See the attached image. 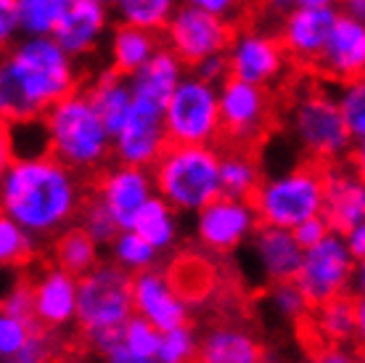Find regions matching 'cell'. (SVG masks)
I'll use <instances>...</instances> for the list:
<instances>
[{
  "label": "cell",
  "mask_w": 365,
  "mask_h": 363,
  "mask_svg": "<svg viewBox=\"0 0 365 363\" xmlns=\"http://www.w3.org/2000/svg\"><path fill=\"white\" fill-rule=\"evenodd\" d=\"M0 199L3 218L35 239H46L72 228V220L83 212L85 191L80 175L56 156H14L3 167Z\"/></svg>",
  "instance_id": "1"
},
{
  "label": "cell",
  "mask_w": 365,
  "mask_h": 363,
  "mask_svg": "<svg viewBox=\"0 0 365 363\" xmlns=\"http://www.w3.org/2000/svg\"><path fill=\"white\" fill-rule=\"evenodd\" d=\"M77 59L53 37H21L0 66V111L9 125L43 119L58 101L83 91Z\"/></svg>",
  "instance_id": "2"
},
{
  "label": "cell",
  "mask_w": 365,
  "mask_h": 363,
  "mask_svg": "<svg viewBox=\"0 0 365 363\" xmlns=\"http://www.w3.org/2000/svg\"><path fill=\"white\" fill-rule=\"evenodd\" d=\"M43 125L48 133V154L77 175L98 173L109 156H114V138L85 91L58 101L43 117Z\"/></svg>",
  "instance_id": "3"
},
{
  "label": "cell",
  "mask_w": 365,
  "mask_h": 363,
  "mask_svg": "<svg viewBox=\"0 0 365 363\" xmlns=\"http://www.w3.org/2000/svg\"><path fill=\"white\" fill-rule=\"evenodd\" d=\"M286 127L294 144L320 167H331L352 154L355 138L341 117L336 96L323 85H304L292 93L286 106Z\"/></svg>",
  "instance_id": "4"
},
{
  "label": "cell",
  "mask_w": 365,
  "mask_h": 363,
  "mask_svg": "<svg viewBox=\"0 0 365 363\" xmlns=\"http://www.w3.org/2000/svg\"><path fill=\"white\" fill-rule=\"evenodd\" d=\"M222 151L217 146H175L170 144L162 159L151 167L156 194L178 212L199 215L204 207L222 197L220 178Z\"/></svg>",
  "instance_id": "5"
},
{
  "label": "cell",
  "mask_w": 365,
  "mask_h": 363,
  "mask_svg": "<svg viewBox=\"0 0 365 363\" xmlns=\"http://www.w3.org/2000/svg\"><path fill=\"white\" fill-rule=\"evenodd\" d=\"M259 226L294 231L304 220L323 215L326 207V167L315 162L297 164L262 181L252 199Z\"/></svg>",
  "instance_id": "6"
},
{
  "label": "cell",
  "mask_w": 365,
  "mask_h": 363,
  "mask_svg": "<svg viewBox=\"0 0 365 363\" xmlns=\"http://www.w3.org/2000/svg\"><path fill=\"white\" fill-rule=\"evenodd\" d=\"M165 125L175 146H217L222 138L220 88L191 72L167 101Z\"/></svg>",
  "instance_id": "7"
},
{
  "label": "cell",
  "mask_w": 365,
  "mask_h": 363,
  "mask_svg": "<svg viewBox=\"0 0 365 363\" xmlns=\"http://www.w3.org/2000/svg\"><path fill=\"white\" fill-rule=\"evenodd\" d=\"M133 279L135 276L117 263H98V268L80 279L77 321L85 334L101 329H122L135 316Z\"/></svg>",
  "instance_id": "8"
},
{
  "label": "cell",
  "mask_w": 365,
  "mask_h": 363,
  "mask_svg": "<svg viewBox=\"0 0 365 363\" xmlns=\"http://www.w3.org/2000/svg\"><path fill=\"white\" fill-rule=\"evenodd\" d=\"M233 35L236 32L230 21L212 16L191 3H182L175 11L173 21L167 24L162 40L185 66L196 69L201 61H207L212 56L228 54Z\"/></svg>",
  "instance_id": "9"
},
{
  "label": "cell",
  "mask_w": 365,
  "mask_h": 363,
  "mask_svg": "<svg viewBox=\"0 0 365 363\" xmlns=\"http://www.w3.org/2000/svg\"><path fill=\"white\" fill-rule=\"evenodd\" d=\"M220 117H222V138H228L230 146L252 149L273 125V93L267 88H257L228 77L220 85Z\"/></svg>",
  "instance_id": "10"
},
{
  "label": "cell",
  "mask_w": 365,
  "mask_h": 363,
  "mask_svg": "<svg viewBox=\"0 0 365 363\" xmlns=\"http://www.w3.org/2000/svg\"><path fill=\"white\" fill-rule=\"evenodd\" d=\"M225 56H228V69L233 80L267 88V91L281 85L292 66V59L286 54L281 37L255 27L238 29Z\"/></svg>",
  "instance_id": "11"
},
{
  "label": "cell",
  "mask_w": 365,
  "mask_h": 363,
  "mask_svg": "<svg viewBox=\"0 0 365 363\" xmlns=\"http://www.w3.org/2000/svg\"><path fill=\"white\" fill-rule=\"evenodd\" d=\"M355 268L357 263L349 252L344 237L334 231L318 247L304 249V260H302L297 284L302 287L312 308H320L334 297L347 294L349 284L355 282Z\"/></svg>",
  "instance_id": "12"
},
{
  "label": "cell",
  "mask_w": 365,
  "mask_h": 363,
  "mask_svg": "<svg viewBox=\"0 0 365 363\" xmlns=\"http://www.w3.org/2000/svg\"><path fill=\"white\" fill-rule=\"evenodd\" d=\"M170 149V136L165 125V106L138 101L128 122L114 136V159L119 164L151 170Z\"/></svg>",
  "instance_id": "13"
},
{
  "label": "cell",
  "mask_w": 365,
  "mask_h": 363,
  "mask_svg": "<svg viewBox=\"0 0 365 363\" xmlns=\"http://www.w3.org/2000/svg\"><path fill=\"white\" fill-rule=\"evenodd\" d=\"M259 228V218L252 202L220 197L196 215V239L204 249L228 254L249 242Z\"/></svg>",
  "instance_id": "14"
},
{
  "label": "cell",
  "mask_w": 365,
  "mask_h": 363,
  "mask_svg": "<svg viewBox=\"0 0 365 363\" xmlns=\"http://www.w3.org/2000/svg\"><path fill=\"white\" fill-rule=\"evenodd\" d=\"M336 9H292L281 16L278 37L294 64L315 69L326 51L331 32L336 27Z\"/></svg>",
  "instance_id": "15"
},
{
  "label": "cell",
  "mask_w": 365,
  "mask_h": 363,
  "mask_svg": "<svg viewBox=\"0 0 365 363\" xmlns=\"http://www.w3.org/2000/svg\"><path fill=\"white\" fill-rule=\"evenodd\" d=\"M96 197H98L109 212L117 218L122 231H130L135 215L143 209L148 199L156 197L154 175L143 167H130V164H114L106 167L96 181Z\"/></svg>",
  "instance_id": "16"
},
{
  "label": "cell",
  "mask_w": 365,
  "mask_h": 363,
  "mask_svg": "<svg viewBox=\"0 0 365 363\" xmlns=\"http://www.w3.org/2000/svg\"><path fill=\"white\" fill-rule=\"evenodd\" d=\"M111 6L101 0H64V9L53 29V40L72 59L91 56L109 29Z\"/></svg>",
  "instance_id": "17"
},
{
  "label": "cell",
  "mask_w": 365,
  "mask_h": 363,
  "mask_svg": "<svg viewBox=\"0 0 365 363\" xmlns=\"http://www.w3.org/2000/svg\"><path fill=\"white\" fill-rule=\"evenodd\" d=\"M315 72L339 85L365 77V21H357L339 11L336 27L331 32L320 61L315 64Z\"/></svg>",
  "instance_id": "18"
},
{
  "label": "cell",
  "mask_w": 365,
  "mask_h": 363,
  "mask_svg": "<svg viewBox=\"0 0 365 363\" xmlns=\"http://www.w3.org/2000/svg\"><path fill=\"white\" fill-rule=\"evenodd\" d=\"M133 302H135V316L151 321L159 332L188 327V316H191L188 302L175 292L167 273L156 268L138 273L133 279Z\"/></svg>",
  "instance_id": "19"
},
{
  "label": "cell",
  "mask_w": 365,
  "mask_h": 363,
  "mask_svg": "<svg viewBox=\"0 0 365 363\" xmlns=\"http://www.w3.org/2000/svg\"><path fill=\"white\" fill-rule=\"evenodd\" d=\"M252 254L259 273L270 284L297 282L304 260V249L297 242L294 231L273 226H259L252 237Z\"/></svg>",
  "instance_id": "20"
},
{
  "label": "cell",
  "mask_w": 365,
  "mask_h": 363,
  "mask_svg": "<svg viewBox=\"0 0 365 363\" xmlns=\"http://www.w3.org/2000/svg\"><path fill=\"white\" fill-rule=\"evenodd\" d=\"M35 294V318L40 327H66L77 318V300H80V279L64 268H46L32 282Z\"/></svg>",
  "instance_id": "21"
},
{
  "label": "cell",
  "mask_w": 365,
  "mask_h": 363,
  "mask_svg": "<svg viewBox=\"0 0 365 363\" xmlns=\"http://www.w3.org/2000/svg\"><path fill=\"white\" fill-rule=\"evenodd\" d=\"M323 218L336 234H347L365 223V181L349 167H326V207Z\"/></svg>",
  "instance_id": "22"
},
{
  "label": "cell",
  "mask_w": 365,
  "mask_h": 363,
  "mask_svg": "<svg viewBox=\"0 0 365 363\" xmlns=\"http://www.w3.org/2000/svg\"><path fill=\"white\" fill-rule=\"evenodd\" d=\"M188 66L178 59L167 46H162L154 54V59L140 66L130 80L133 96L138 101H148L156 106H167V101L173 99V93L180 88V82L188 77Z\"/></svg>",
  "instance_id": "23"
},
{
  "label": "cell",
  "mask_w": 365,
  "mask_h": 363,
  "mask_svg": "<svg viewBox=\"0 0 365 363\" xmlns=\"http://www.w3.org/2000/svg\"><path fill=\"white\" fill-rule=\"evenodd\" d=\"M85 96L91 99L93 109L98 111L103 125L109 127L111 138L117 136L122 125L128 122L130 111L135 106V96L130 88V80L114 69H101L85 82Z\"/></svg>",
  "instance_id": "24"
},
{
  "label": "cell",
  "mask_w": 365,
  "mask_h": 363,
  "mask_svg": "<svg viewBox=\"0 0 365 363\" xmlns=\"http://www.w3.org/2000/svg\"><path fill=\"white\" fill-rule=\"evenodd\" d=\"M165 46L162 35L146 32V29L130 27V24H117L109 35V69L119 72L122 77L133 74L146 66L159 48Z\"/></svg>",
  "instance_id": "25"
},
{
  "label": "cell",
  "mask_w": 365,
  "mask_h": 363,
  "mask_svg": "<svg viewBox=\"0 0 365 363\" xmlns=\"http://www.w3.org/2000/svg\"><path fill=\"white\" fill-rule=\"evenodd\" d=\"M199 363H262V350L244 329L215 327L201 337Z\"/></svg>",
  "instance_id": "26"
},
{
  "label": "cell",
  "mask_w": 365,
  "mask_h": 363,
  "mask_svg": "<svg viewBox=\"0 0 365 363\" xmlns=\"http://www.w3.org/2000/svg\"><path fill=\"white\" fill-rule=\"evenodd\" d=\"M220 178H222V197L241 202L255 199V194L259 191L262 181H265L255 151L252 149H241V146H228L222 151Z\"/></svg>",
  "instance_id": "27"
},
{
  "label": "cell",
  "mask_w": 365,
  "mask_h": 363,
  "mask_svg": "<svg viewBox=\"0 0 365 363\" xmlns=\"http://www.w3.org/2000/svg\"><path fill=\"white\" fill-rule=\"evenodd\" d=\"M130 231L140 234L156 252H165L178 242V209L156 194L135 215Z\"/></svg>",
  "instance_id": "28"
},
{
  "label": "cell",
  "mask_w": 365,
  "mask_h": 363,
  "mask_svg": "<svg viewBox=\"0 0 365 363\" xmlns=\"http://www.w3.org/2000/svg\"><path fill=\"white\" fill-rule=\"evenodd\" d=\"M312 327L318 329L320 339L326 345H341V342L357 339V297L347 292L315 308Z\"/></svg>",
  "instance_id": "29"
},
{
  "label": "cell",
  "mask_w": 365,
  "mask_h": 363,
  "mask_svg": "<svg viewBox=\"0 0 365 363\" xmlns=\"http://www.w3.org/2000/svg\"><path fill=\"white\" fill-rule=\"evenodd\" d=\"M178 9H180L178 0H114L111 6L119 24H130L156 35H165L167 24L173 21Z\"/></svg>",
  "instance_id": "30"
},
{
  "label": "cell",
  "mask_w": 365,
  "mask_h": 363,
  "mask_svg": "<svg viewBox=\"0 0 365 363\" xmlns=\"http://www.w3.org/2000/svg\"><path fill=\"white\" fill-rule=\"evenodd\" d=\"M53 252H56V265L69 271L72 276H77V279L88 276V273H91L93 268H98V263H101L98 244H96L80 226H72V228H66L64 234H58L53 244Z\"/></svg>",
  "instance_id": "31"
},
{
  "label": "cell",
  "mask_w": 365,
  "mask_h": 363,
  "mask_svg": "<svg viewBox=\"0 0 365 363\" xmlns=\"http://www.w3.org/2000/svg\"><path fill=\"white\" fill-rule=\"evenodd\" d=\"M156 257L159 252L135 231H122L111 244V263H117L119 268H125L133 276L154 271Z\"/></svg>",
  "instance_id": "32"
},
{
  "label": "cell",
  "mask_w": 365,
  "mask_h": 363,
  "mask_svg": "<svg viewBox=\"0 0 365 363\" xmlns=\"http://www.w3.org/2000/svg\"><path fill=\"white\" fill-rule=\"evenodd\" d=\"M167 279H170L175 292L185 302L204 300L210 294L212 284H215V279H212V273L204 260H178L173 271L167 273Z\"/></svg>",
  "instance_id": "33"
},
{
  "label": "cell",
  "mask_w": 365,
  "mask_h": 363,
  "mask_svg": "<svg viewBox=\"0 0 365 363\" xmlns=\"http://www.w3.org/2000/svg\"><path fill=\"white\" fill-rule=\"evenodd\" d=\"M21 11V32L24 37L53 35L64 0H16Z\"/></svg>",
  "instance_id": "34"
},
{
  "label": "cell",
  "mask_w": 365,
  "mask_h": 363,
  "mask_svg": "<svg viewBox=\"0 0 365 363\" xmlns=\"http://www.w3.org/2000/svg\"><path fill=\"white\" fill-rule=\"evenodd\" d=\"M80 223L77 226L83 228L85 234L96 242V244H114V239L122 234V226L117 223V218L109 212V207L98 199V197H91V199H85L83 204V212H80Z\"/></svg>",
  "instance_id": "35"
},
{
  "label": "cell",
  "mask_w": 365,
  "mask_h": 363,
  "mask_svg": "<svg viewBox=\"0 0 365 363\" xmlns=\"http://www.w3.org/2000/svg\"><path fill=\"white\" fill-rule=\"evenodd\" d=\"M336 101H339L341 117L347 122L352 138H355V141H363L365 138V77L339 85Z\"/></svg>",
  "instance_id": "36"
},
{
  "label": "cell",
  "mask_w": 365,
  "mask_h": 363,
  "mask_svg": "<svg viewBox=\"0 0 365 363\" xmlns=\"http://www.w3.org/2000/svg\"><path fill=\"white\" fill-rule=\"evenodd\" d=\"M35 254V237L14 223L11 218L0 220V260L3 265H21Z\"/></svg>",
  "instance_id": "37"
},
{
  "label": "cell",
  "mask_w": 365,
  "mask_h": 363,
  "mask_svg": "<svg viewBox=\"0 0 365 363\" xmlns=\"http://www.w3.org/2000/svg\"><path fill=\"white\" fill-rule=\"evenodd\" d=\"M162 337H165V332H159L151 321L133 316L125 324V329H122V345L128 347L130 353L143 355V358H154L156 361L159 347H162Z\"/></svg>",
  "instance_id": "38"
},
{
  "label": "cell",
  "mask_w": 365,
  "mask_h": 363,
  "mask_svg": "<svg viewBox=\"0 0 365 363\" xmlns=\"http://www.w3.org/2000/svg\"><path fill=\"white\" fill-rule=\"evenodd\" d=\"M267 300L273 305V310L286 321H304L307 313L312 310L310 300L304 297V292L297 282H283L273 284L267 292Z\"/></svg>",
  "instance_id": "39"
},
{
  "label": "cell",
  "mask_w": 365,
  "mask_h": 363,
  "mask_svg": "<svg viewBox=\"0 0 365 363\" xmlns=\"http://www.w3.org/2000/svg\"><path fill=\"white\" fill-rule=\"evenodd\" d=\"M199 345H201V339L196 337V332H193L191 327H180V329H173V332H165L156 361L159 363H193L199 358Z\"/></svg>",
  "instance_id": "40"
},
{
  "label": "cell",
  "mask_w": 365,
  "mask_h": 363,
  "mask_svg": "<svg viewBox=\"0 0 365 363\" xmlns=\"http://www.w3.org/2000/svg\"><path fill=\"white\" fill-rule=\"evenodd\" d=\"M40 332V324H32V321H21V318L14 316H0V355L11 361L14 355L21 350V347L29 342V337Z\"/></svg>",
  "instance_id": "41"
},
{
  "label": "cell",
  "mask_w": 365,
  "mask_h": 363,
  "mask_svg": "<svg viewBox=\"0 0 365 363\" xmlns=\"http://www.w3.org/2000/svg\"><path fill=\"white\" fill-rule=\"evenodd\" d=\"M3 313L14 318H21V321H32L37 324L35 318V294H32V284L19 282L14 284V289L6 294L3 300Z\"/></svg>",
  "instance_id": "42"
},
{
  "label": "cell",
  "mask_w": 365,
  "mask_h": 363,
  "mask_svg": "<svg viewBox=\"0 0 365 363\" xmlns=\"http://www.w3.org/2000/svg\"><path fill=\"white\" fill-rule=\"evenodd\" d=\"M331 234H334V228H331V223L323 215H318V218L312 220H304L302 226L294 228V237H297V242L302 244V249H312V247H318L323 239H329Z\"/></svg>",
  "instance_id": "43"
},
{
  "label": "cell",
  "mask_w": 365,
  "mask_h": 363,
  "mask_svg": "<svg viewBox=\"0 0 365 363\" xmlns=\"http://www.w3.org/2000/svg\"><path fill=\"white\" fill-rule=\"evenodd\" d=\"M21 32V11L16 0H0V40L9 46Z\"/></svg>",
  "instance_id": "44"
},
{
  "label": "cell",
  "mask_w": 365,
  "mask_h": 363,
  "mask_svg": "<svg viewBox=\"0 0 365 363\" xmlns=\"http://www.w3.org/2000/svg\"><path fill=\"white\" fill-rule=\"evenodd\" d=\"M48 361H51V347H48L43 332H35V334L29 337L27 345L6 363H48Z\"/></svg>",
  "instance_id": "45"
},
{
  "label": "cell",
  "mask_w": 365,
  "mask_h": 363,
  "mask_svg": "<svg viewBox=\"0 0 365 363\" xmlns=\"http://www.w3.org/2000/svg\"><path fill=\"white\" fill-rule=\"evenodd\" d=\"M185 3H191L196 9L207 11L212 16L217 19H225V21H233V19L241 16V11H244V0H185Z\"/></svg>",
  "instance_id": "46"
},
{
  "label": "cell",
  "mask_w": 365,
  "mask_h": 363,
  "mask_svg": "<svg viewBox=\"0 0 365 363\" xmlns=\"http://www.w3.org/2000/svg\"><path fill=\"white\" fill-rule=\"evenodd\" d=\"M193 74H199L201 80L212 82V85H222V82L230 77V69H228V56H212V59H207V61H201L196 69H193Z\"/></svg>",
  "instance_id": "47"
},
{
  "label": "cell",
  "mask_w": 365,
  "mask_h": 363,
  "mask_svg": "<svg viewBox=\"0 0 365 363\" xmlns=\"http://www.w3.org/2000/svg\"><path fill=\"white\" fill-rule=\"evenodd\" d=\"M270 11L278 14H289L292 9H336L341 0H265Z\"/></svg>",
  "instance_id": "48"
},
{
  "label": "cell",
  "mask_w": 365,
  "mask_h": 363,
  "mask_svg": "<svg viewBox=\"0 0 365 363\" xmlns=\"http://www.w3.org/2000/svg\"><path fill=\"white\" fill-rule=\"evenodd\" d=\"M344 242H347L349 252L355 257V263H363L365 260V223H360V226H355L352 231H347V234H344Z\"/></svg>",
  "instance_id": "49"
},
{
  "label": "cell",
  "mask_w": 365,
  "mask_h": 363,
  "mask_svg": "<svg viewBox=\"0 0 365 363\" xmlns=\"http://www.w3.org/2000/svg\"><path fill=\"white\" fill-rule=\"evenodd\" d=\"M106 363H159V361L130 353V350L125 345H119V347H114L111 353H106Z\"/></svg>",
  "instance_id": "50"
},
{
  "label": "cell",
  "mask_w": 365,
  "mask_h": 363,
  "mask_svg": "<svg viewBox=\"0 0 365 363\" xmlns=\"http://www.w3.org/2000/svg\"><path fill=\"white\" fill-rule=\"evenodd\" d=\"M349 167H352V170H355V173L365 181V138H363V141H355V146H352V154H349Z\"/></svg>",
  "instance_id": "51"
},
{
  "label": "cell",
  "mask_w": 365,
  "mask_h": 363,
  "mask_svg": "<svg viewBox=\"0 0 365 363\" xmlns=\"http://www.w3.org/2000/svg\"><path fill=\"white\" fill-rule=\"evenodd\" d=\"M341 14L357 19V21H365V0H341Z\"/></svg>",
  "instance_id": "52"
},
{
  "label": "cell",
  "mask_w": 365,
  "mask_h": 363,
  "mask_svg": "<svg viewBox=\"0 0 365 363\" xmlns=\"http://www.w3.org/2000/svg\"><path fill=\"white\" fill-rule=\"evenodd\" d=\"M315 363H355L349 358L347 353H341V350H334V347H326L323 353L318 355V361Z\"/></svg>",
  "instance_id": "53"
},
{
  "label": "cell",
  "mask_w": 365,
  "mask_h": 363,
  "mask_svg": "<svg viewBox=\"0 0 365 363\" xmlns=\"http://www.w3.org/2000/svg\"><path fill=\"white\" fill-rule=\"evenodd\" d=\"M357 345L365 353V297H357Z\"/></svg>",
  "instance_id": "54"
},
{
  "label": "cell",
  "mask_w": 365,
  "mask_h": 363,
  "mask_svg": "<svg viewBox=\"0 0 365 363\" xmlns=\"http://www.w3.org/2000/svg\"><path fill=\"white\" fill-rule=\"evenodd\" d=\"M355 292H357V297H365V260L363 263H357L355 268Z\"/></svg>",
  "instance_id": "55"
},
{
  "label": "cell",
  "mask_w": 365,
  "mask_h": 363,
  "mask_svg": "<svg viewBox=\"0 0 365 363\" xmlns=\"http://www.w3.org/2000/svg\"><path fill=\"white\" fill-rule=\"evenodd\" d=\"M101 3H106V6H114V0H101Z\"/></svg>",
  "instance_id": "56"
},
{
  "label": "cell",
  "mask_w": 365,
  "mask_h": 363,
  "mask_svg": "<svg viewBox=\"0 0 365 363\" xmlns=\"http://www.w3.org/2000/svg\"><path fill=\"white\" fill-rule=\"evenodd\" d=\"M357 363H365V361H357Z\"/></svg>",
  "instance_id": "57"
}]
</instances>
